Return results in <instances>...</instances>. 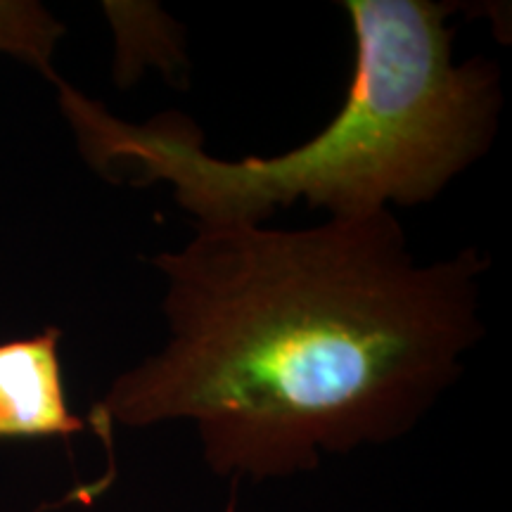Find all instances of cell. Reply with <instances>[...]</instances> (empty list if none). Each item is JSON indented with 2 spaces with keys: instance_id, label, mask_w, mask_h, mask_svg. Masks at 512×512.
Segmentation results:
<instances>
[{
  "instance_id": "obj_1",
  "label": "cell",
  "mask_w": 512,
  "mask_h": 512,
  "mask_svg": "<svg viewBox=\"0 0 512 512\" xmlns=\"http://www.w3.org/2000/svg\"><path fill=\"white\" fill-rule=\"evenodd\" d=\"M150 261L169 337L93 406L110 451L114 422L190 420L219 475H297L413 430L484 337L489 256L418 264L392 209L297 230L197 223Z\"/></svg>"
},
{
  "instance_id": "obj_2",
  "label": "cell",
  "mask_w": 512,
  "mask_h": 512,
  "mask_svg": "<svg viewBox=\"0 0 512 512\" xmlns=\"http://www.w3.org/2000/svg\"><path fill=\"white\" fill-rule=\"evenodd\" d=\"M356 43L354 76L335 117L275 157H211L183 114L145 124L55 81L64 117L98 174L166 183L202 226L266 223L306 200L330 216H356L437 200L494 143L503 112L496 62H456L448 17L432 0H344Z\"/></svg>"
},
{
  "instance_id": "obj_3",
  "label": "cell",
  "mask_w": 512,
  "mask_h": 512,
  "mask_svg": "<svg viewBox=\"0 0 512 512\" xmlns=\"http://www.w3.org/2000/svg\"><path fill=\"white\" fill-rule=\"evenodd\" d=\"M60 337V330L48 328L0 344V439L72 437L88 427L64 396Z\"/></svg>"
},
{
  "instance_id": "obj_4",
  "label": "cell",
  "mask_w": 512,
  "mask_h": 512,
  "mask_svg": "<svg viewBox=\"0 0 512 512\" xmlns=\"http://www.w3.org/2000/svg\"><path fill=\"white\" fill-rule=\"evenodd\" d=\"M62 34V24L38 3L0 0V53L29 62L53 83L57 81V74L53 72L50 57Z\"/></svg>"
},
{
  "instance_id": "obj_5",
  "label": "cell",
  "mask_w": 512,
  "mask_h": 512,
  "mask_svg": "<svg viewBox=\"0 0 512 512\" xmlns=\"http://www.w3.org/2000/svg\"><path fill=\"white\" fill-rule=\"evenodd\" d=\"M226 512H235V503H230L228 508H226Z\"/></svg>"
}]
</instances>
